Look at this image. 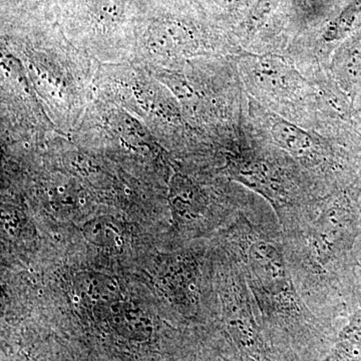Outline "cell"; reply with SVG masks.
Segmentation results:
<instances>
[{
	"label": "cell",
	"mask_w": 361,
	"mask_h": 361,
	"mask_svg": "<svg viewBox=\"0 0 361 361\" xmlns=\"http://www.w3.org/2000/svg\"><path fill=\"white\" fill-rule=\"evenodd\" d=\"M230 222L224 247L238 262L271 345L282 360L319 353L332 324L318 317L303 300L292 277L283 233L270 205L254 201Z\"/></svg>",
	"instance_id": "6da1fadb"
},
{
	"label": "cell",
	"mask_w": 361,
	"mask_h": 361,
	"mask_svg": "<svg viewBox=\"0 0 361 361\" xmlns=\"http://www.w3.org/2000/svg\"><path fill=\"white\" fill-rule=\"evenodd\" d=\"M361 189L325 198L314 217L281 228L294 283L311 311L330 323L361 308Z\"/></svg>",
	"instance_id": "7a4b0ae2"
},
{
	"label": "cell",
	"mask_w": 361,
	"mask_h": 361,
	"mask_svg": "<svg viewBox=\"0 0 361 361\" xmlns=\"http://www.w3.org/2000/svg\"><path fill=\"white\" fill-rule=\"evenodd\" d=\"M240 66L247 92L266 110L302 127L306 125L301 111L308 120V110L322 109L317 85H311L281 56L245 52Z\"/></svg>",
	"instance_id": "3957f363"
},
{
	"label": "cell",
	"mask_w": 361,
	"mask_h": 361,
	"mask_svg": "<svg viewBox=\"0 0 361 361\" xmlns=\"http://www.w3.org/2000/svg\"><path fill=\"white\" fill-rule=\"evenodd\" d=\"M329 75L348 97L356 111L361 110V27L334 49Z\"/></svg>",
	"instance_id": "277c9868"
},
{
	"label": "cell",
	"mask_w": 361,
	"mask_h": 361,
	"mask_svg": "<svg viewBox=\"0 0 361 361\" xmlns=\"http://www.w3.org/2000/svg\"><path fill=\"white\" fill-rule=\"evenodd\" d=\"M109 322L121 336L134 341H146L153 332V323L142 308L134 303L118 300L103 310Z\"/></svg>",
	"instance_id": "5b68a950"
},
{
	"label": "cell",
	"mask_w": 361,
	"mask_h": 361,
	"mask_svg": "<svg viewBox=\"0 0 361 361\" xmlns=\"http://www.w3.org/2000/svg\"><path fill=\"white\" fill-rule=\"evenodd\" d=\"M78 297L87 305L103 310L120 299L118 284L113 278L101 273L85 272L77 280Z\"/></svg>",
	"instance_id": "8992f818"
},
{
	"label": "cell",
	"mask_w": 361,
	"mask_h": 361,
	"mask_svg": "<svg viewBox=\"0 0 361 361\" xmlns=\"http://www.w3.org/2000/svg\"><path fill=\"white\" fill-rule=\"evenodd\" d=\"M361 25V0H353L334 20L327 23L320 40L329 51L336 49L343 40L356 32Z\"/></svg>",
	"instance_id": "52a82bcc"
},
{
	"label": "cell",
	"mask_w": 361,
	"mask_h": 361,
	"mask_svg": "<svg viewBox=\"0 0 361 361\" xmlns=\"http://www.w3.org/2000/svg\"><path fill=\"white\" fill-rule=\"evenodd\" d=\"M149 39L161 49L170 51H190L196 49L194 33L180 21L164 20L151 28Z\"/></svg>",
	"instance_id": "ba28073f"
},
{
	"label": "cell",
	"mask_w": 361,
	"mask_h": 361,
	"mask_svg": "<svg viewBox=\"0 0 361 361\" xmlns=\"http://www.w3.org/2000/svg\"><path fill=\"white\" fill-rule=\"evenodd\" d=\"M323 361H361V308L349 316L331 353Z\"/></svg>",
	"instance_id": "9c48e42d"
},
{
	"label": "cell",
	"mask_w": 361,
	"mask_h": 361,
	"mask_svg": "<svg viewBox=\"0 0 361 361\" xmlns=\"http://www.w3.org/2000/svg\"><path fill=\"white\" fill-rule=\"evenodd\" d=\"M82 234L90 244L104 250L122 248L125 241L120 226L108 217L87 221L82 226Z\"/></svg>",
	"instance_id": "30bf717a"
},
{
	"label": "cell",
	"mask_w": 361,
	"mask_h": 361,
	"mask_svg": "<svg viewBox=\"0 0 361 361\" xmlns=\"http://www.w3.org/2000/svg\"><path fill=\"white\" fill-rule=\"evenodd\" d=\"M92 11L99 23L116 25L123 18L126 0H92Z\"/></svg>",
	"instance_id": "8fae6325"
},
{
	"label": "cell",
	"mask_w": 361,
	"mask_h": 361,
	"mask_svg": "<svg viewBox=\"0 0 361 361\" xmlns=\"http://www.w3.org/2000/svg\"><path fill=\"white\" fill-rule=\"evenodd\" d=\"M51 200L56 211L70 214L78 210L80 198L73 188L59 186L51 190Z\"/></svg>",
	"instance_id": "7c38bea8"
},
{
	"label": "cell",
	"mask_w": 361,
	"mask_h": 361,
	"mask_svg": "<svg viewBox=\"0 0 361 361\" xmlns=\"http://www.w3.org/2000/svg\"><path fill=\"white\" fill-rule=\"evenodd\" d=\"M217 6L224 8H231L238 4L239 0H213Z\"/></svg>",
	"instance_id": "4fadbf2b"
},
{
	"label": "cell",
	"mask_w": 361,
	"mask_h": 361,
	"mask_svg": "<svg viewBox=\"0 0 361 361\" xmlns=\"http://www.w3.org/2000/svg\"><path fill=\"white\" fill-rule=\"evenodd\" d=\"M360 224H361V201L360 203Z\"/></svg>",
	"instance_id": "5bb4252c"
},
{
	"label": "cell",
	"mask_w": 361,
	"mask_h": 361,
	"mask_svg": "<svg viewBox=\"0 0 361 361\" xmlns=\"http://www.w3.org/2000/svg\"><path fill=\"white\" fill-rule=\"evenodd\" d=\"M360 113L361 114V110L360 111Z\"/></svg>",
	"instance_id": "9a60e30c"
}]
</instances>
